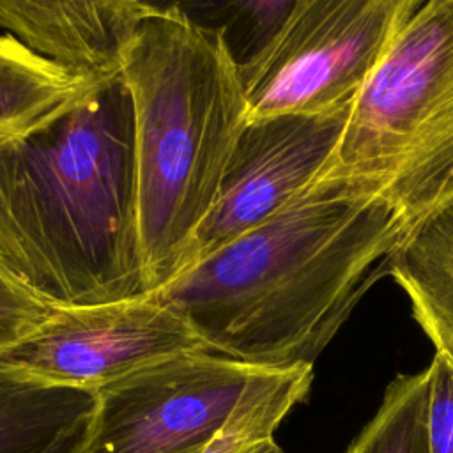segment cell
Instances as JSON below:
<instances>
[{
    "instance_id": "30bf717a",
    "label": "cell",
    "mask_w": 453,
    "mask_h": 453,
    "mask_svg": "<svg viewBox=\"0 0 453 453\" xmlns=\"http://www.w3.org/2000/svg\"><path fill=\"white\" fill-rule=\"evenodd\" d=\"M435 352L453 359V202L402 237L386 262Z\"/></svg>"
},
{
    "instance_id": "e0dca14e",
    "label": "cell",
    "mask_w": 453,
    "mask_h": 453,
    "mask_svg": "<svg viewBox=\"0 0 453 453\" xmlns=\"http://www.w3.org/2000/svg\"><path fill=\"white\" fill-rule=\"evenodd\" d=\"M90 419V418H88ZM88 419L85 423H81L80 426H76L74 430H71L69 434H65L64 437H60L57 442H53L46 451L42 453H80L81 444L85 441L87 435V426H88Z\"/></svg>"
},
{
    "instance_id": "5b68a950",
    "label": "cell",
    "mask_w": 453,
    "mask_h": 453,
    "mask_svg": "<svg viewBox=\"0 0 453 453\" xmlns=\"http://www.w3.org/2000/svg\"><path fill=\"white\" fill-rule=\"evenodd\" d=\"M421 4L297 0L273 42L239 67L250 119L350 108Z\"/></svg>"
},
{
    "instance_id": "4fadbf2b",
    "label": "cell",
    "mask_w": 453,
    "mask_h": 453,
    "mask_svg": "<svg viewBox=\"0 0 453 453\" xmlns=\"http://www.w3.org/2000/svg\"><path fill=\"white\" fill-rule=\"evenodd\" d=\"M311 365L271 368L202 453H264L287 414L306 400Z\"/></svg>"
},
{
    "instance_id": "6da1fadb",
    "label": "cell",
    "mask_w": 453,
    "mask_h": 453,
    "mask_svg": "<svg viewBox=\"0 0 453 453\" xmlns=\"http://www.w3.org/2000/svg\"><path fill=\"white\" fill-rule=\"evenodd\" d=\"M403 232L379 198L315 179L269 219L152 296L205 349L257 366L311 365L350 317Z\"/></svg>"
},
{
    "instance_id": "3957f363",
    "label": "cell",
    "mask_w": 453,
    "mask_h": 453,
    "mask_svg": "<svg viewBox=\"0 0 453 453\" xmlns=\"http://www.w3.org/2000/svg\"><path fill=\"white\" fill-rule=\"evenodd\" d=\"M134 115L138 225L150 294L191 264L250 110L223 28L152 5L124 53Z\"/></svg>"
},
{
    "instance_id": "9c48e42d",
    "label": "cell",
    "mask_w": 453,
    "mask_h": 453,
    "mask_svg": "<svg viewBox=\"0 0 453 453\" xmlns=\"http://www.w3.org/2000/svg\"><path fill=\"white\" fill-rule=\"evenodd\" d=\"M150 9L138 0H0V28L74 76L108 81Z\"/></svg>"
},
{
    "instance_id": "5bb4252c",
    "label": "cell",
    "mask_w": 453,
    "mask_h": 453,
    "mask_svg": "<svg viewBox=\"0 0 453 453\" xmlns=\"http://www.w3.org/2000/svg\"><path fill=\"white\" fill-rule=\"evenodd\" d=\"M428 370L395 377L382 402L345 453H428L426 451Z\"/></svg>"
},
{
    "instance_id": "ba28073f",
    "label": "cell",
    "mask_w": 453,
    "mask_h": 453,
    "mask_svg": "<svg viewBox=\"0 0 453 453\" xmlns=\"http://www.w3.org/2000/svg\"><path fill=\"white\" fill-rule=\"evenodd\" d=\"M350 108L250 119L228 161L216 203L196 234L189 267L258 226L304 191L331 159Z\"/></svg>"
},
{
    "instance_id": "7c38bea8",
    "label": "cell",
    "mask_w": 453,
    "mask_h": 453,
    "mask_svg": "<svg viewBox=\"0 0 453 453\" xmlns=\"http://www.w3.org/2000/svg\"><path fill=\"white\" fill-rule=\"evenodd\" d=\"M96 391L55 388L0 372V453H42L85 423Z\"/></svg>"
},
{
    "instance_id": "2e32d148",
    "label": "cell",
    "mask_w": 453,
    "mask_h": 453,
    "mask_svg": "<svg viewBox=\"0 0 453 453\" xmlns=\"http://www.w3.org/2000/svg\"><path fill=\"white\" fill-rule=\"evenodd\" d=\"M53 311L0 267V349L32 333Z\"/></svg>"
},
{
    "instance_id": "8992f818",
    "label": "cell",
    "mask_w": 453,
    "mask_h": 453,
    "mask_svg": "<svg viewBox=\"0 0 453 453\" xmlns=\"http://www.w3.org/2000/svg\"><path fill=\"white\" fill-rule=\"evenodd\" d=\"M274 366L189 350L96 389L80 453H202Z\"/></svg>"
},
{
    "instance_id": "9a60e30c",
    "label": "cell",
    "mask_w": 453,
    "mask_h": 453,
    "mask_svg": "<svg viewBox=\"0 0 453 453\" xmlns=\"http://www.w3.org/2000/svg\"><path fill=\"white\" fill-rule=\"evenodd\" d=\"M426 370V451L453 453V359L435 352Z\"/></svg>"
},
{
    "instance_id": "7a4b0ae2",
    "label": "cell",
    "mask_w": 453,
    "mask_h": 453,
    "mask_svg": "<svg viewBox=\"0 0 453 453\" xmlns=\"http://www.w3.org/2000/svg\"><path fill=\"white\" fill-rule=\"evenodd\" d=\"M0 267L55 310L150 296L122 76L39 127L0 138Z\"/></svg>"
},
{
    "instance_id": "277c9868",
    "label": "cell",
    "mask_w": 453,
    "mask_h": 453,
    "mask_svg": "<svg viewBox=\"0 0 453 453\" xmlns=\"http://www.w3.org/2000/svg\"><path fill=\"white\" fill-rule=\"evenodd\" d=\"M317 179L382 200L403 235L453 202V0L400 28Z\"/></svg>"
},
{
    "instance_id": "52a82bcc",
    "label": "cell",
    "mask_w": 453,
    "mask_h": 453,
    "mask_svg": "<svg viewBox=\"0 0 453 453\" xmlns=\"http://www.w3.org/2000/svg\"><path fill=\"white\" fill-rule=\"evenodd\" d=\"M207 350L189 324L152 294L60 308L0 349V372L30 382L96 391L165 357Z\"/></svg>"
},
{
    "instance_id": "8fae6325",
    "label": "cell",
    "mask_w": 453,
    "mask_h": 453,
    "mask_svg": "<svg viewBox=\"0 0 453 453\" xmlns=\"http://www.w3.org/2000/svg\"><path fill=\"white\" fill-rule=\"evenodd\" d=\"M0 32V138L25 134L60 115L96 85Z\"/></svg>"
}]
</instances>
